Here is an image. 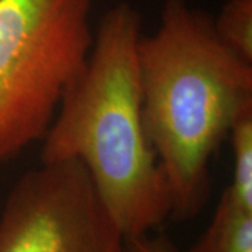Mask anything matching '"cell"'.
<instances>
[{
  "instance_id": "cell-1",
  "label": "cell",
  "mask_w": 252,
  "mask_h": 252,
  "mask_svg": "<svg viewBox=\"0 0 252 252\" xmlns=\"http://www.w3.org/2000/svg\"><path fill=\"white\" fill-rule=\"evenodd\" d=\"M140 13L127 1L108 9L41 143V162L77 161L124 240L171 219L167 184L149 142L139 80Z\"/></svg>"
},
{
  "instance_id": "cell-2",
  "label": "cell",
  "mask_w": 252,
  "mask_h": 252,
  "mask_svg": "<svg viewBox=\"0 0 252 252\" xmlns=\"http://www.w3.org/2000/svg\"><path fill=\"white\" fill-rule=\"evenodd\" d=\"M139 80L171 219L192 220L210 196L213 154L252 108V62L221 42L207 13L164 0L158 27L139 42Z\"/></svg>"
},
{
  "instance_id": "cell-3",
  "label": "cell",
  "mask_w": 252,
  "mask_h": 252,
  "mask_svg": "<svg viewBox=\"0 0 252 252\" xmlns=\"http://www.w3.org/2000/svg\"><path fill=\"white\" fill-rule=\"evenodd\" d=\"M94 0H0V165L41 142L94 41Z\"/></svg>"
},
{
  "instance_id": "cell-4",
  "label": "cell",
  "mask_w": 252,
  "mask_h": 252,
  "mask_svg": "<svg viewBox=\"0 0 252 252\" xmlns=\"http://www.w3.org/2000/svg\"><path fill=\"white\" fill-rule=\"evenodd\" d=\"M124 237L77 161L41 162L0 213V252H119Z\"/></svg>"
},
{
  "instance_id": "cell-5",
  "label": "cell",
  "mask_w": 252,
  "mask_h": 252,
  "mask_svg": "<svg viewBox=\"0 0 252 252\" xmlns=\"http://www.w3.org/2000/svg\"><path fill=\"white\" fill-rule=\"evenodd\" d=\"M188 252H252V207L224 190L206 230Z\"/></svg>"
},
{
  "instance_id": "cell-6",
  "label": "cell",
  "mask_w": 252,
  "mask_h": 252,
  "mask_svg": "<svg viewBox=\"0 0 252 252\" xmlns=\"http://www.w3.org/2000/svg\"><path fill=\"white\" fill-rule=\"evenodd\" d=\"M227 139L233 153V178L225 190L252 207V108L237 118Z\"/></svg>"
},
{
  "instance_id": "cell-7",
  "label": "cell",
  "mask_w": 252,
  "mask_h": 252,
  "mask_svg": "<svg viewBox=\"0 0 252 252\" xmlns=\"http://www.w3.org/2000/svg\"><path fill=\"white\" fill-rule=\"evenodd\" d=\"M213 27L225 46L252 62V0H227Z\"/></svg>"
},
{
  "instance_id": "cell-8",
  "label": "cell",
  "mask_w": 252,
  "mask_h": 252,
  "mask_svg": "<svg viewBox=\"0 0 252 252\" xmlns=\"http://www.w3.org/2000/svg\"><path fill=\"white\" fill-rule=\"evenodd\" d=\"M119 252H181L175 244L165 235H157L153 233L126 238Z\"/></svg>"
}]
</instances>
